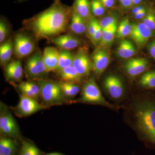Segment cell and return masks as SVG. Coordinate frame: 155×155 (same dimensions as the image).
<instances>
[{"label": "cell", "instance_id": "cell-40", "mask_svg": "<svg viewBox=\"0 0 155 155\" xmlns=\"http://www.w3.org/2000/svg\"><path fill=\"white\" fill-rule=\"evenodd\" d=\"M145 8L143 6H139L138 7H135L132 10V13L134 14H135L138 13V12H140L142 10Z\"/></svg>", "mask_w": 155, "mask_h": 155}, {"label": "cell", "instance_id": "cell-6", "mask_svg": "<svg viewBox=\"0 0 155 155\" xmlns=\"http://www.w3.org/2000/svg\"><path fill=\"white\" fill-rule=\"evenodd\" d=\"M25 69L28 77L33 78H40L48 73L41 52H37L28 59Z\"/></svg>", "mask_w": 155, "mask_h": 155}, {"label": "cell", "instance_id": "cell-38", "mask_svg": "<svg viewBox=\"0 0 155 155\" xmlns=\"http://www.w3.org/2000/svg\"><path fill=\"white\" fill-rule=\"evenodd\" d=\"M149 51L151 56L155 59V40L152 42L150 45Z\"/></svg>", "mask_w": 155, "mask_h": 155}, {"label": "cell", "instance_id": "cell-30", "mask_svg": "<svg viewBox=\"0 0 155 155\" xmlns=\"http://www.w3.org/2000/svg\"><path fill=\"white\" fill-rule=\"evenodd\" d=\"M91 11L93 14L96 17L102 16L105 11V8L99 0H92L91 2Z\"/></svg>", "mask_w": 155, "mask_h": 155}, {"label": "cell", "instance_id": "cell-3", "mask_svg": "<svg viewBox=\"0 0 155 155\" xmlns=\"http://www.w3.org/2000/svg\"><path fill=\"white\" fill-rule=\"evenodd\" d=\"M40 97L45 104L55 105L61 104L65 100V96L59 83L47 80L39 81Z\"/></svg>", "mask_w": 155, "mask_h": 155}, {"label": "cell", "instance_id": "cell-10", "mask_svg": "<svg viewBox=\"0 0 155 155\" xmlns=\"http://www.w3.org/2000/svg\"><path fill=\"white\" fill-rule=\"evenodd\" d=\"M153 30L147 27L143 22L131 24L130 38L140 46L144 45L153 35Z\"/></svg>", "mask_w": 155, "mask_h": 155}, {"label": "cell", "instance_id": "cell-36", "mask_svg": "<svg viewBox=\"0 0 155 155\" xmlns=\"http://www.w3.org/2000/svg\"><path fill=\"white\" fill-rule=\"evenodd\" d=\"M105 8H110L114 6L115 0H99Z\"/></svg>", "mask_w": 155, "mask_h": 155}, {"label": "cell", "instance_id": "cell-42", "mask_svg": "<svg viewBox=\"0 0 155 155\" xmlns=\"http://www.w3.org/2000/svg\"><path fill=\"white\" fill-rule=\"evenodd\" d=\"M45 155H63L62 154L59 153H50L47 154Z\"/></svg>", "mask_w": 155, "mask_h": 155}, {"label": "cell", "instance_id": "cell-12", "mask_svg": "<svg viewBox=\"0 0 155 155\" xmlns=\"http://www.w3.org/2000/svg\"><path fill=\"white\" fill-rule=\"evenodd\" d=\"M104 86L112 98H120L124 94V89L120 78L115 75H109L105 79Z\"/></svg>", "mask_w": 155, "mask_h": 155}, {"label": "cell", "instance_id": "cell-32", "mask_svg": "<svg viewBox=\"0 0 155 155\" xmlns=\"http://www.w3.org/2000/svg\"><path fill=\"white\" fill-rule=\"evenodd\" d=\"M143 23L151 30H155V14L152 11H150L143 19Z\"/></svg>", "mask_w": 155, "mask_h": 155}, {"label": "cell", "instance_id": "cell-15", "mask_svg": "<svg viewBox=\"0 0 155 155\" xmlns=\"http://www.w3.org/2000/svg\"><path fill=\"white\" fill-rule=\"evenodd\" d=\"M43 59L47 72L55 71L59 62V51L54 47H47L43 53Z\"/></svg>", "mask_w": 155, "mask_h": 155}, {"label": "cell", "instance_id": "cell-33", "mask_svg": "<svg viewBox=\"0 0 155 155\" xmlns=\"http://www.w3.org/2000/svg\"><path fill=\"white\" fill-rule=\"evenodd\" d=\"M102 33V28L101 27L99 22H98L94 35L91 38L92 41L94 44L96 45L100 43Z\"/></svg>", "mask_w": 155, "mask_h": 155}, {"label": "cell", "instance_id": "cell-29", "mask_svg": "<svg viewBox=\"0 0 155 155\" xmlns=\"http://www.w3.org/2000/svg\"><path fill=\"white\" fill-rule=\"evenodd\" d=\"M20 155H41L38 148L29 141H23L20 150Z\"/></svg>", "mask_w": 155, "mask_h": 155}, {"label": "cell", "instance_id": "cell-2", "mask_svg": "<svg viewBox=\"0 0 155 155\" xmlns=\"http://www.w3.org/2000/svg\"><path fill=\"white\" fill-rule=\"evenodd\" d=\"M134 116L138 130L155 149V102L147 100L137 103Z\"/></svg>", "mask_w": 155, "mask_h": 155}, {"label": "cell", "instance_id": "cell-39", "mask_svg": "<svg viewBox=\"0 0 155 155\" xmlns=\"http://www.w3.org/2000/svg\"><path fill=\"white\" fill-rule=\"evenodd\" d=\"M133 4L132 0H123L121 5L123 7L127 8L130 7Z\"/></svg>", "mask_w": 155, "mask_h": 155}, {"label": "cell", "instance_id": "cell-21", "mask_svg": "<svg viewBox=\"0 0 155 155\" xmlns=\"http://www.w3.org/2000/svg\"><path fill=\"white\" fill-rule=\"evenodd\" d=\"M74 55L68 50L61 49L59 51V62L56 72H59L61 69L72 66Z\"/></svg>", "mask_w": 155, "mask_h": 155}, {"label": "cell", "instance_id": "cell-8", "mask_svg": "<svg viewBox=\"0 0 155 155\" xmlns=\"http://www.w3.org/2000/svg\"><path fill=\"white\" fill-rule=\"evenodd\" d=\"M72 66L82 78L89 75L93 68L92 63L86 50L81 48L77 51L74 55Z\"/></svg>", "mask_w": 155, "mask_h": 155}, {"label": "cell", "instance_id": "cell-7", "mask_svg": "<svg viewBox=\"0 0 155 155\" xmlns=\"http://www.w3.org/2000/svg\"><path fill=\"white\" fill-rule=\"evenodd\" d=\"M14 51L19 59L31 54L35 49V44L32 39L24 34H18L14 39Z\"/></svg>", "mask_w": 155, "mask_h": 155}, {"label": "cell", "instance_id": "cell-14", "mask_svg": "<svg viewBox=\"0 0 155 155\" xmlns=\"http://www.w3.org/2000/svg\"><path fill=\"white\" fill-rule=\"evenodd\" d=\"M148 61L144 58H134L128 60L124 65V68L128 75L135 76L145 71Z\"/></svg>", "mask_w": 155, "mask_h": 155}, {"label": "cell", "instance_id": "cell-20", "mask_svg": "<svg viewBox=\"0 0 155 155\" xmlns=\"http://www.w3.org/2000/svg\"><path fill=\"white\" fill-rule=\"evenodd\" d=\"M136 52L135 46L132 42L124 39L120 42L117 48V53L119 57L124 59L131 58Z\"/></svg>", "mask_w": 155, "mask_h": 155}, {"label": "cell", "instance_id": "cell-41", "mask_svg": "<svg viewBox=\"0 0 155 155\" xmlns=\"http://www.w3.org/2000/svg\"><path fill=\"white\" fill-rule=\"evenodd\" d=\"M143 0H132V2H133V4L134 5H137V4H139Z\"/></svg>", "mask_w": 155, "mask_h": 155}, {"label": "cell", "instance_id": "cell-27", "mask_svg": "<svg viewBox=\"0 0 155 155\" xmlns=\"http://www.w3.org/2000/svg\"><path fill=\"white\" fill-rule=\"evenodd\" d=\"M140 85L147 88H155V71H150L144 73L139 81Z\"/></svg>", "mask_w": 155, "mask_h": 155}, {"label": "cell", "instance_id": "cell-44", "mask_svg": "<svg viewBox=\"0 0 155 155\" xmlns=\"http://www.w3.org/2000/svg\"></svg>", "mask_w": 155, "mask_h": 155}, {"label": "cell", "instance_id": "cell-19", "mask_svg": "<svg viewBox=\"0 0 155 155\" xmlns=\"http://www.w3.org/2000/svg\"><path fill=\"white\" fill-rule=\"evenodd\" d=\"M70 29L73 33L78 35L84 33L87 29L85 19L77 14L73 9L70 23Z\"/></svg>", "mask_w": 155, "mask_h": 155}, {"label": "cell", "instance_id": "cell-1", "mask_svg": "<svg viewBox=\"0 0 155 155\" xmlns=\"http://www.w3.org/2000/svg\"><path fill=\"white\" fill-rule=\"evenodd\" d=\"M72 11L60 0H55L48 8L28 20L27 27L39 39L55 37L67 29Z\"/></svg>", "mask_w": 155, "mask_h": 155}, {"label": "cell", "instance_id": "cell-13", "mask_svg": "<svg viewBox=\"0 0 155 155\" xmlns=\"http://www.w3.org/2000/svg\"><path fill=\"white\" fill-rule=\"evenodd\" d=\"M52 41L61 49L68 51L74 49L81 45L79 39L69 34L55 37L52 39Z\"/></svg>", "mask_w": 155, "mask_h": 155}, {"label": "cell", "instance_id": "cell-22", "mask_svg": "<svg viewBox=\"0 0 155 155\" xmlns=\"http://www.w3.org/2000/svg\"><path fill=\"white\" fill-rule=\"evenodd\" d=\"M117 25L112 27L103 28L100 45L104 47H109L113 43L116 36Z\"/></svg>", "mask_w": 155, "mask_h": 155}, {"label": "cell", "instance_id": "cell-4", "mask_svg": "<svg viewBox=\"0 0 155 155\" xmlns=\"http://www.w3.org/2000/svg\"><path fill=\"white\" fill-rule=\"evenodd\" d=\"M78 101L82 103L98 104L109 107H114L105 99L95 81L93 78L83 85L81 96Z\"/></svg>", "mask_w": 155, "mask_h": 155}, {"label": "cell", "instance_id": "cell-31", "mask_svg": "<svg viewBox=\"0 0 155 155\" xmlns=\"http://www.w3.org/2000/svg\"><path fill=\"white\" fill-rule=\"evenodd\" d=\"M99 23L101 27L103 29L117 25L118 20L117 18L114 16H108L103 18Z\"/></svg>", "mask_w": 155, "mask_h": 155}, {"label": "cell", "instance_id": "cell-11", "mask_svg": "<svg viewBox=\"0 0 155 155\" xmlns=\"http://www.w3.org/2000/svg\"><path fill=\"white\" fill-rule=\"evenodd\" d=\"M92 58L93 69L97 75H101L106 70L110 63L109 53L105 49H98L93 54Z\"/></svg>", "mask_w": 155, "mask_h": 155}, {"label": "cell", "instance_id": "cell-43", "mask_svg": "<svg viewBox=\"0 0 155 155\" xmlns=\"http://www.w3.org/2000/svg\"><path fill=\"white\" fill-rule=\"evenodd\" d=\"M0 155H2V154H0Z\"/></svg>", "mask_w": 155, "mask_h": 155}, {"label": "cell", "instance_id": "cell-35", "mask_svg": "<svg viewBox=\"0 0 155 155\" xmlns=\"http://www.w3.org/2000/svg\"><path fill=\"white\" fill-rule=\"evenodd\" d=\"M98 21L95 18H92L90 19L88 25V32L90 37L91 38L94 35L96 29L97 23Z\"/></svg>", "mask_w": 155, "mask_h": 155}, {"label": "cell", "instance_id": "cell-24", "mask_svg": "<svg viewBox=\"0 0 155 155\" xmlns=\"http://www.w3.org/2000/svg\"><path fill=\"white\" fill-rule=\"evenodd\" d=\"M17 149V144L14 140L8 137H1L0 154L3 155H14Z\"/></svg>", "mask_w": 155, "mask_h": 155}, {"label": "cell", "instance_id": "cell-9", "mask_svg": "<svg viewBox=\"0 0 155 155\" xmlns=\"http://www.w3.org/2000/svg\"><path fill=\"white\" fill-rule=\"evenodd\" d=\"M0 132L6 136L16 137L20 135L19 127L12 114L3 113L0 116Z\"/></svg>", "mask_w": 155, "mask_h": 155}, {"label": "cell", "instance_id": "cell-16", "mask_svg": "<svg viewBox=\"0 0 155 155\" xmlns=\"http://www.w3.org/2000/svg\"><path fill=\"white\" fill-rule=\"evenodd\" d=\"M23 70L21 61L14 60L11 61L6 66V79L11 81H19L23 76Z\"/></svg>", "mask_w": 155, "mask_h": 155}, {"label": "cell", "instance_id": "cell-23", "mask_svg": "<svg viewBox=\"0 0 155 155\" xmlns=\"http://www.w3.org/2000/svg\"><path fill=\"white\" fill-rule=\"evenodd\" d=\"M73 10L84 19L90 14L91 5L89 0H75Z\"/></svg>", "mask_w": 155, "mask_h": 155}, {"label": "cell", "instance_id": "cell-18", "mask_svg": "<svg viewBox=\"0 0 155 155\" xmlns=\"http://www.w3.org/2000/svg\"><path fill=\"white\" fill-rule=\"evenodd\" d=\"M58 72L62 81L65 82L77 84L83 78L72 66L61 69Z\"/></svg>", "mask_w": 155, "mask_h": 155}, {"label": "cell", "instance_id": "cell-26", "mask_svg": "<svg viewBox=\"0 0 155 155\" xmlns=\"http://www.w3.org/2000/svg\"><path fill=\"white\" fill-rule=\"evenodd\" d=\"M59 84L64 96L67 97L75 96L80 91L79 86L76 84L63 81H61Z\"/></svg>", "mask_w": 155, "mask_h": 155}, {"label": "cell", "instance_id": "cell-28", "mask_svg": "<svg viewBox=\"0 0 155 155\" xmlns=\"http://www.w3.org/2000/svg\"><path fill=\"white\" fill-rule=\"evenodd\" d=\"M131 30V24L128 19H123L117 27L116 36L118 38H122L130 35Z\"/></svg>", "mask_w": 155, "mask_h": 155}, {"label": "cell", "instance_id": "cell-34", "mask_svg": "<svg viewBox=\"0 0 155 155\" xmlns=\"http://www.w3.org/2000/svg\"><path fill=\"white\" fill-rule=\"evenodd\" d=\"M8 33V28L7 24L3 20L0 22V42L4 41Z\"/></svg>", "mask_w": 155, "mask_h": 155}, {"label": "cell", "instance_id": "cell-25", "mask_svg": "<svg viewBox=\"0 0 155 155\" xmlns=\"http://www.w3.org/2000/svg\"><path fill=\"white\" fill-rule=\"evenodd\" d=\"M13 51V43L11 39L4 43L0 47V62L5 65L10 61Z\"/></svg>", "mask_w": 155, "mask_h": 155}, {"label": "cell", "instance_id": "cell-17", "mask_svg": "<svg viewBox=\"0 0 155 155\" xmlns=\"http://www.w3.org/2000/svg\"><path fill=\"white\" fill-rule=\"evenodd\" d=\"M18 89L23 95L37 99L40 97V89L38 84L30 81H24L18 85Z\"/></svg>", "mask_w": 155, "mask_h": 155}, {"label": "cell", "instance_id": "cell-37", "mask_svg": "<svg viewBox=\"0 0 155 155\" xmlns=\"http://www.w3.org/2000/svg\"><path fill=\"white\" fill-rule=\"evenodd\" d=\"M147 15V11L145 8L142 10L140 12H138L137 14H134V17L135 19H140L144 18Z\"/></svg>", "mask_w": 155, "mask_h": 155}, {"label": "cell", "instance_id": "cell-5", "mask_svg": "<svg viewBox=\"0 0 155 155\" xmlns=\"http://www.w3.org/2000/svg\"><path fill=\"white\" fill-rule=\"evenodd\" d=\"M46 106L40 104L37 100L21 94L18 105L15 107V114L20 117L30 116L44 110Z\"/></svg>", "mask_w": 155, "mask_h": 155}]
</instances>
